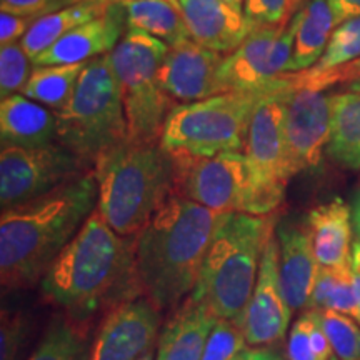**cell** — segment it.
Listing matches in <instances>:
<instances>
[{"label":"cell","instance_id":"cell-17","mask_svg":"<svg viewBox=\"0 0 360 360\" xmlns=\"http://www.w3.org/2000/svg\"><path fill=\"white\" fill-rule=\"evenodd\" d=\"M129 30L127 13L120 2H110L102 15L79 25L57 40L51 49L34 60V65L85 64L107 56Z\"/></svg>","mask_w":360,"mask_h":360},{"label":"cell","instance_id":"cell-10","mask_svg":"<svg viewBox=\"0 0 360 360\" xmlns=\"http://www.w3.org/2000/svg\"><path fill=\"white\" fill-rule=\"evenodd\" d=\"M92 170L64 143L42 147L2 146L0 150V202L2 209L53 191L67 180Z\"/></svg>","mask_w":360,"mask_h":360},{"label":"cell","instance_id":"cell-35","mask_svg":"<svg viewBox=\"0 0 360 360\" xmlns=\"http://www.w3.org/2000/svg\"><path fill=\"white\" fill-rule=\"evenodd\" d=\"M244 15L252 29L289 24L290 0H244Z\"/></svg>","mask_w":360,"mask_h":360},{"label":"cell","instance_id":"cell-47","mask_svg":"<svg viewBox=\"0 0 360 360\" xmlns=\"http://www.w3.org/2000/svg\"><path fill=\"white\" fill-rule=\"evenodd\" d=\"M152 359H154V352H152V350H150V352H147L146 355H142V357L139 359V360H152Z\"/></svg>","mask_w":360,"mask_h":360},{"label":"cell","instance_id":"cell-45","mask_svg":"<svg viewBox=\"0 0 360 360\" xmlns=\"http://www.w3.org/2000/svg\"><path fill=\"white\" fill-rule=\"evenodd\" d=\"M225 2H229L231 6L240 8V11H244V8H242V7H244V0H225Z\"/></svg>","mask_w":360,"mask_h":360},{"label":"cell","instance_id":"cell-18","mask_svg":"<svg viewBox=\"0 0 360 360\" xmlns=\"http://www.w3.org/2000/svg\"><path fill=\"white\" fill-rule=\"evenodd\" d=\"M191 37L219 53H232L252 29L244 11L225 0H179Z\"/></svg>","mask_w":360,"mask_h":360},{"label":"cell","instance_id":"cell-30","mask_svg":"<svg viewBox=\"0 0 360 360\" xmlns=\"http://www.w3.org/2000/svg\"><path fill=\"white\" fill-rule=\"evenodd\" d=\"M89 349L82 330L74 322L56 319L29 360H87Z\"/></svg>","mask_w":360,"mask_h":360},{"label":"cell","instance_id":"cell-4","mask_svg":"<svg viewBox=\"0 0 360 360\" xmlns=\"http://www.w3.org/2000/svg\"><path fill=\"white\" fill-rule=\"evenodd\" d=\"M97 210L117 233L134 237L174 193V160L160 142L124 141L94 164Z\"/></svg>","mask_w":360,"mask_h":360},{"label":"cell","instance_id":"cell-11","mask_svg":"<svg viewBox=\"0 0 360 360\" xmlns=\"http://www.w3.org/2000/svg\"><path fill=\"white\" fill-rule=\"evenodd\" d=\"M295 30L297 13L285 25L259 27L252 30L240 47L224 57L219 70L224 92H270L283 87L294 51Z\"/></svg>","mask_w":360,"mask_h":360},{"label":"cell","instance_id":"cell-36","mask_svg":"<svg viewBox=\"0 0 360 360\" xmlns=\"http://www.w3.org/2000/svg\"><path fill=\"white\" fill-rule=\"evenodd\" d=\"M289 360H319L310 342V315L305 312L290 328L289 342H287Z\"/></svg>","mask_w":360,"mask_h":360},{"label":"cell","instance_id":"cell-6","mask_svg":"<svg viewBox=\"0 0 360 360\" xmlns=\"http://www.w3.org/2000/svg\"><path fill=\"white\" fill-rule=\"evenodd\" d=\"M53 114L57 142L92 169L98 157L127 141V119L110 53L85 64L70 101Z\"/></svg>","mask_w":360,"mask_h":360},{"label":"cell","instance_id":"cell-21","mask_svg":"<svg viewBox=\"0 0 360 360\" xmlns=\"http://www.w3.org/2000/svg\"><path fill=\"white\" fill-rule=\"evenodd\" d=\"M307 231L321 267H342L352 260V210L342 199L317 205L307 215Z\"/></svg>","mask_w":360,"mask_h":360},{"label":"cell","instance_id":"cell-13","mask_svg":"<svg viewBox=\"0 0 360 360\" xmlns=\"http://www.w3.org/2000/svg\"><path fill=\"white\" fill-rule=\"evenodd\" d=\"M332 124V94L290 87L283 96V137L290 179L321 164Z\"/></svg>","mask_w":360,"mask_h":360},{"label":"cell","instance_id":"cell-27","mask_svg":"<svg viewBox=\"0 0 360 360\" xmlns=\"http://www.w3.org/2000/svg\"><path fill=\"white\" fill-rule=\"evenodd\" d=\"M85 64L35 65L22 94L53 112L60 110L70 101Z\"/></svg>","mask_w":360,"mask_h":360},{"label":"cell","instance_id":"cell-50","mask_svg":"<svg viewBox=\"0 0 360 360\" xmlns=\"http://www.w3.org/2000/svg\"><path fill=\"white\" fill-rule=\"evenodd\" d=\"M330 360H339V359H337V357H335V355H334V357H332Z\"/></svg>","mask_w":360,"mask_h":360},{"label":"cell","instance_id":"cell-7","mask_svg":"<svg viewBox=\"0 0 360 360\" xmlns=\"http://www.w3.org/2000/svg\"><path fill=\"white\" fill-rule=\"evenodd\" d=\"M264 94L267 92L229 90L204 101L180 103L165 120L160 146L170 154L240 152L252 114Z\"/></svg>","mask_w":360,"mask_h":360},{"label":"cell","instance_id":"cell-31","mask_svg":"<svg viewBox=\"0 0 360 360\" xmlns=\"http://www.w3.org/2000/svg\"><path fill=\"white\" fill-rule=\"evenodd\" d=\"M339 360H360V323L335 310H312Z\"/></svg>","mask_w":360,"mask_h":360},{"label":"cell","instance_id":"cell-9","mask_svg":"<svg viewBox=\"0 0 360 360\" xmlns=\"http://www.w3.org/2000/svg\"><path fill=\"white\" fill-rule=\"evenodd\" d=\"M170 155L174 160V192L217 214L270 215L245 154Z\"/></svg>","mask_w":360,"mask_h":360},{"label":"cell","instance_id":"cell-20","mask_svg":"<svg viewBox=\"0 0 360 360\" xmlns=\"http://www.w3.org/2000/svg\"><path fill=\"white\" fill-rule=\"evenodd\" d=\"M215 322L209 307L188 295L162 328L155 360H202Z\"/></svg>","mask_w":360,"mask_h":360},{"label":"cell","instance_id":"cell-5","mask_svg":"<svg viewBox=\"0 0 360 360\" xmlns=\"http://www.w3.org/2000/svg\"><path fill=\"white\" fill-rule=\"evenodd\" d=\"M274 233V214L225 215L191 295L217 319H227L240 327L257 283L262 254Z\"/></svg>","mask_w":360,"mask_h":360},{"label":"cell","instance_id":"cell-38","mask_svg":"<svg viewBox=\"0 0 360 360\" xmlns=\"http://www.w3.org/2000/svg\"><path fill=\"white\" fill-rule=\"evenodd\" d=\"M35 20L37 19L34 17H22L2 11L0 13V44L8 45L15 44L19 39L22 40Z\"/></svg>","mask_w":360,"mask_h":360},{"label":"cell","instance_id":"cell-40","mask_svg":"<svg viewBox=\"0 0 360 360\" xmlns=\"http://www.w3.org/2000/svg\"><path fill=\"white\" fill-rule=\"evenodd\" d=\"M327 2L334 12L337 25L354 17H360V0H327Z\"/></svg>","mask_w":360,"mask_h":360},{"label":"cell","instance_id":"cell-24","mask_svg":"<svg viewBox=\"0 0 360 360\" xmlns=\"http://www.w3.org/2000/svg\"><path fill=\"white\" fill-rule=\"evenodd\" d=\"M109 4V0H87V2L72 4L60 11L40 17L34 22L25 37L20 40V45L30 57V60L34 62L64 35L85 22L102 15Z\"/></svg>","mask_w":360,"mask_h":360},{"label":"cell","instance_id":"cell-22","mask_svg":"<svg viewBox=\"0 0 360 360\" xmlns=\"http://www.w3.org/2000/svg\"><path fill=\"white\" fill-rule=\"evenodd\" d=\"M0 139L2 146L17 147H42L57 142L56 114L20 94L2 98Z\"/></svg>","mask_w":360,"mask_h":360},{"label":"cell","instance_id":"cell-8","mask_svg":"<svg viewBox=\"0 0 360 360\" xmlns=\"http://www.w3.org/2000/svg\"><path fill=\"white\" fill-rule=\"evenodd\" d=\"M167 51L169 45L162 40L129 29L110 52L127 119L129 141L160 142L165 120L177 107L159 82V69Z\"/></svg>","mask_w":360,"mask_h":360},{"label":"cell","instance_id":"cell-12","mask_svg":"<svg viewBox=\"0 0 360 360\" xmlns=\"http://www.w3.org/2000/svg\"><path fill=\"white\" fill-rule=\"evenodd\" d=\"M283 87L264 94L252 114L244 154L249 160L255 184L267 212L272 215L282 205L287 184L285 137H283V96L292 87L289 75Z\"/></svg>","mask_w":360,"mask_h":360},{"label":"cell","instance_id":"cell-19","mask_svg":"<svg viewBox=\"0 0 360 360\" xmlns=\"http://www.w3.org/2000/svg\"><path fill=\"white\" fill-rule=\"evenodd\" d=\"M277 240L283 295L292 312L309 309L321 265L315 259L307 227L281 224L277 227Z\"/></svg>","mask_w":360,"mask_h":360},{"label":"cell","instance_id":"cell-34","mask_svg":"<svg viewBox=\"0 0 360 360\" xmlns=\"http://www.w3.org/2000/svg\"><path fill=\"white\" fill-rule=\"evenodd\" d=\"M27 339V319L20 310H2L0 315V360H19Z\"/></svg>","mask_w":360,"mask_h":360},{"label":"cell","instance_id":"cell-48","mask_svg":"<svg viewBox=\"0 0 360 360\" xmlns=\"http://www.w3.org/2000/svg\"><path fill=\"white\" fill-rule=\"evenodd\" d=\"M109 2H124V0H109ZM167 2L174 4L175 7H179V8H180V6H179V0H167Z\"/></svg>","mask_w":360,"mask_h":360},{"label":"cell","instance_id":"cell-15","mask_svg":"<svg viewBox=\"0 0 360 360\" xmlns=\"http://www.w3.org/2000/svg\"><path fill=\"white\" fill-rule=\"evenodd\" d=\"M292 309L281 282L278 240L274 233L262 254L257 283L242 315L240 328L252 347H267L285 337Z\"/></svg>","mask_w":360,"mask_h":360},{"label":"cell","instance_id":"cell-2","mask_svg":"<svg viewBox=\"0 0 360 360\" xmlns=\"http://www.w3.org/2000/svg\"><path fill=\"white\" fill-rule=\"evenodd\" d=\"M94 169L53 191L2 209L0 278L6 289H24L44 274L97 209Z\"/></svg>","mask_w":360,"mask_h":360},{"label":"cell","instance_id":"cell-16","mask_svg":"<svg viewBox=\"0 0 360 360\" xmlns=\"http://www.w3.org/2000/svg\"><path fill=\"white\" fill-rule=\"evenodd\" d=\"M222 62V53L210 51L193 39L182 40L165 53L159 82L177 105L204 101L224 92L219 80Z\"/></svg>","mask_w":360,"mask_h":360},{"label":"cell","instance_id":"cell-29","mask_svg":"<svg viewBox=\"0 0 360 360\" xmlns=\"http://www.w3.org/2000/svg\"><path fill=\"white\" fill-rule=\"evenodd\" d=\"M310 310H335L357 319L359 305L354 289L352 269L349 265L342 267H321L315 281Z\"/></svg>","mask_w":360,"mask_h":360},{"label":"cell","instance_id":"cell-39","mask_svg":"<svg viewBox=\"0 0 360 360\" xmlns=\"http://www.w3.org/2000/svg\"><path fill=\"white\" fill-rule=\"evenodd\" d=\"M360 79V60L354 62L347 67H342L340 70L332 72V74L323 75V77L309 80V82H304L300 85H295V89H315V90H326L332 85L340 84V82H354V80Z\"/></svg>","mask_w":360,"mask_h":360},{"label":"cell","instance_id":"cell-28","mask_svg":"<svg viewBox=\"0 0 360 360\" xmlns=\"http://www.w3.org/2000/svg\"><path fill=\"white\" fill-rule=\"evenodd\" d=\"M357 60H360V17H354L337 25L328 40L326 52L312 69L287 75H289L292 87H295V85L340 70L342 67H347Z\"/></svg>","mask_w":360,"mask_h":360},{"label":"cell","instance_id":"cell-41","mask_svg":"<svg viewBox=\"0 0 360 360\" xmlns=\"http://www.w3.org/2000/svg\"><path fill=\"white\" fill-rule=\"evenodd\" d=\"M232 360H283L276 350L267 347H255L240 350Z\"/></svg>","mask_w":360,"mask_h":360},{"label":"cell","instance_id":"cell-33","mask_svg":"<svg viewBox=\"0 0 360 360\" xmlns=\"http://www.w3.org/2000/svg\"><path fill=\"white\" fill-rule=\"evenodd\" d=\"M245 335L236 322L217 319L205 344L202 360H232L245 349Z\"/></svg>","mask_w":360,"mask_h":360},{"label":"cell","instance_id":"cell-14","mask_svg":"<svg viewBox=\"0 0 360 360\" xmlns=\"http://www.w3.org/2000/svg\"><path fill=\"white\" fill-rule=\"evenodd\" d=\"M159 330L160 309L148 297L125 300L107 312L87 360H139L150 352Z\"/></svg>","mask_w":360,"mask_h":360},{"label":"cell","instance_id":"cell-3","mask_svg":"<svg viewBox=\"0 0 360 360\" xmlns=\"http://www.w3.org/2000/svg\"><path fill=\"white\" fill-rule=\"evenodd\" d=\"M225 215L174 192L137 233L142 294L160 310L177 307L195 289Z\"/></svg>","mask_w":360,"mask_h":360},{"label":"cell","instance_id":"cell-37","mask_svg":"<svg viewBox=\"0 0 360 360\" xmlns=\"http://www.w3.org/2000/svg\"><path fill=\"white\" fill-rule=\"evenodd\" d=\"M67 6H70L69 0H0V8L4 12L34 19H40Z\"/></svg>","mask_w":360,"mask_h":360},{"label":"cell","instance_id":"cell-25","mask_svg":"<svg viewBox=\"0 0 360 360\" xmlns=\"http://www.w3.org/2000/svg\"><path fill=\"white\" fill-rule=\"evenodd\" d=\"M327 154L342 167L360 169V92L332 94Z\"/></svg>","mask_w":360,"mask_h":360},{"label":"cell","instance_id":"cell-1","mask_svg":"<svg viewBox=\"0 0 360 360\" xmlns=\"http://www.w3.org/2000/svg\"><path fill=\"white\" fill-rule=\"evenodd\" d=\"M42 294L82 321L143 295L137 274V236L117 233L96 209L44 274Z\"/></svg>","mask_w":360,"mask_h":360},{"label":"cell","instance_id":"cell-26","mask_svg":"<svg viewBox=\"0 0 360 360\" xmlns=\"http://www.w3.org/2000/svg\"><path fill=\"white\" fill-rule=\"evenodd\" d=\"M129 29L142 30L172 47L192 39L182 12L167 0H124Z\"/></svg>","mask_w":360,"mask_h":360},{"label":"cell","instance_id":"cell-42","mask_svg":"<svg viewBox=\"0 0 360 360\" xmlns=\"http://www.w3.org/2000/svg\"><path fill=\"white\" fill-rule=\"evenodd\" d=\"M350 269H352V277H354V289H355V297H357V321L360 323V242H354L352 245V260H350Z\"/></svg>","mask_w":360,"mask_h":360},{"label":"cell","instance_id":"cell-46","mask_svg":"<svg viewBox=\"0 0 360 360\" xmlns=\"http://www.w3.org/2000/svg\"><path fill=\"white\" fill-rule=\"evenodd\" d=\"M349 90H354V92H360V79L354 80V82H350Z\"/></svg>","mask_w":360,"mask_h":360},{"label":"cell","instance_id":"cell-44","mask_svg":"<svg viewBox=\"0 0 360 360\" xmlns=\"http://www.w3.org/2000/svg\"><path fill=\"white\" fill-rule=\"evenodd\" d=\"M305 2H307V0H290V12H292V15H294V13L299 11V8L302 7Z\"/></svg>","mask_w":360,"mask_h":360},{"label":"cell","instance_id":"cell-43","mask_svg":"<svg viewBox=\"0 0 360 360\" xmlns=\"http://www.w3.org/2000/svg\"><path fill=\"white\" fill-rule=\"evenodd\" d=\"M350 210H352L354 231H355V233H357V238H359V242H360V191L354 195L352 207H350Z\"/></svg>","mask_w":360,"mask_h":360},{"label":"cell","instance_id":"cell-32","mask_svg":"<svg viewBox=\"0 0 360 360\" xmlns=\"http://www.w3.org/2000/svg\"><path fill=\"white\" fill-rule=\"evenodd\" d=\"M30 74V57L19 42L0 49V96L2 98L24 92Z\"/></svg>","mask_w":360,"mask_h":360},{"label":"cell","instance_id":"cell-23","mask_svg":"<svg viewBox=\"0 0 360 360\" xmlns=\"http://www.w3.org/2000/svg\"><path fill=\"white\" fill-rule=\"evenodd\" d=\"M295 13L297 30L289 74L312 69L321 60L337 27L327 0H307Z\"/></svg>","mask_w":360,"mask_h":360},{"label":"cell","instance_id":"cell-49","mask_svg":"<svg viewBox=\"0 0 360 360\" xmlns=\"http://www.w3.org/2000/svg\"><path fill=\"white\" fill-rule=\"evenodd\" d=\"M79 2H87V0H69L70 6H72V4H79Z\"/></svg>","mask_w":360,"mask_h":360}]
</instances>
